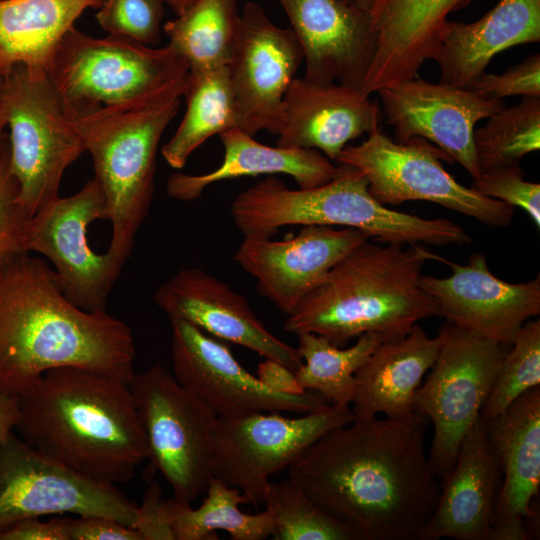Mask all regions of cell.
<instances>
[{"label": "cell", "mask_w": 540, "mask_h": 540, "mask_svg": "<svg viewBox=\"0 0 540 540\" xmlns=\"http://www.w3.org/2000/svg\"><path fill=\"white\" fill-rule=\"evenodd\" d=\"M428 419H354L312 443L288 478L358 540L417 539L441 485L426 454Z\"/></svg>", "instance_id": "cell-1"}, {"label": "cell", "mask_w": 540, "mask_h": 540, "mask_svg": "<svg viewBox=\"0 0 540 540\" xmlns=\"http://www.w3.org/2000/svg\"><path fill=\"white\" fill-rule=\"evenodd\" d=\"M135 342L126 323L64 295L54 270L23 254L0 269V390L18 396L44 373L76 367L129 383Z\"/></svg>", "instance_id": "cell-2"}, {"label": "cell", "mask_w": 540, "mask_h": 540, "mask_svg": "<svg viewBox=\"0 0 540 540\" xmlns=\"http://www.w3.org/2000/svg\"><path fill=\"white\" fill-rule=\"evenodd\" d=\"M15 433L46 457L99 482H129L148 459L128 383L93 371H47L18 395Z\"/></svg>", "instance_id": "cell-3"}, {"label": "cell", "mask_w": 540, "mask_h": 540, "mask_svg": "<svg viewBox=\"0 0 540 540\" xmlns=\"http://www.w3.org/2000/svg\"><path fill=\"white\" fill-rule=\"evenodd\" d=\"M444 261L421 244L371 242L355 248L320 280L284 322L286 332L315 333L342 347L375 333L402 338L419 321L438 315L421 288L428 260Z\"/></svg>", "instance_id": "cell-4"}, {"label": "cell", "mask_w": 540, "mask_h": 540, "mask_svg": "<svg viewBox=\"0 0 540 540\" xmlns=\"http://www.w3.org/2000/svg\"><path fill=\"white\" fill-rule=\"evenodd\" d=\"M230 211L244 237L272 238L288 225H327L358 229L380 243L448 246L471 241L449 219L422 218L381 204L370 194L365 176L343 163H337L330 181L312 188L290 189L268 177L241 191Z\"/></svg>", "instance_id": "cell-5"}, {"label": "cell", "mask_w": 540, "mask_h": 540, "mask_svg": "<svg viewBox=\"0 0 540 540\" xmlns=\"http://www.w3.org/2000/svg\"><path fill=\"white\" fill-rule=\"evenodd\" d=\"M181 97L146 105L70 110L92 157L112 237L107 253L124 265L153 199L161 137Z\"/></svg>", "instance_id": "cell-6"}, {"label": "cell", "mask_w": 540, "mask_h": 540, "mask_svg": "<svg viewBox=\"0 0 540 540\" xmlns=\"http://www.w3.org/2000/svg\"><path fill=\"white\" fill-rule=\"evenodd\" d=\"M47 71L70 110L183 97L189 76L169 44L154 48L114 35L96 38L75 26L59 42Z\"/></svg>", "instance_id": "cell-7"}, {"label": "cell", "mask_w": 540, "mask_h": 540, "mask_svg": "<svg viewBox=\"0 0 540 540\" xmlns=\"http://www.w3.org/2000/svg\"><path fill=\"white\" fill-rule=\"evenodd\" d=\"M10 172L34 216L59 197L65 170L86 151L74 117L48 71L19 64L4 76Z\"/></svg>", "instance_id": "cell-8"}, {"label": "cell", "mask_w": 540, "mask_h": 540, "mask_svg": "<svg viewBox=\"0 0 540 540\" xmlns=\"http://www.w3.org/2000/svg\"><path fill=\"white\" fill-rule=\"evenodd\" d=\"M431 372L413 398V412L431 420L434 435L428 454L440 482L450 473L460 445L481 415L510 345L468 333L446 322Z\"/></svg>", "instance_id": "cell-9"}, {"label": "cell", "mask_w": 540, "mask_h": 540, "mask_svg": "<svg viewBox=\"0 0 540 540\" xmlns=\"http://www.w3.org/2000/svg\"><path fill=\"white\" fill-rule=\"evenodd\" d=\"M130 388L144 429L153 469L173 492L191 503L205 494L211 473V439L217 415L156 364L135 373Z\"/></svg>", "instance_id": "cell-10"}, {"label": "cell", "mask_w": 540, "mask_h": 540, "mask_svg": "<svg viewBox=\"0 0 540 540\" xmlns=\"http://www.w3.org/2000/svg\"><path fill=\"white\" fill-rule=\"evenodd\" d=\"M450 157L431 142L413 137L400 142L377 128L358 145H346L337 163L356 167L370 194L383 205L423 200L493 227L512 222L514 207L458 183L443 167Z\"/></svg>", "instance_id": "cell-11"}, {"label": "cell", "mask_w": 540, "mask_h": 540, "mask_svg": "<svg viewBox=\"0 0 540 540\" xmlns=\"http://www.w3.org/2000/svg\"><path fill=\"white\" fill-rule=\"evenodd\" d=\"M355 419L350 407L328 405L300 417L258 412L217 417L211 473L241 491L247 504H265L270 477L288 468L318 438Z\"/></svg>", "instance_id": "cell-12"}, {"label": "cell", "mask_w": 540, "mask_h": 540, "mask_svg": "<svg viewBox=\"0 0 540 540\" xmlns=\"http://www.w3.org/2000/svg\"><path fill=\"white\" fill-rule=\"evenodd\" d=\"M72 513L103 516L136 528L140 510L115 485L46 457L15 432L0 447V532L18 521Z\"/></svg>", "instance_id": "cell-13"}, {"label": "cell", "mask_w": 540, "mask_h": 540, "mask_svg": "<svg viewBox=\"0 0 540 540\" xmlns=\"http://www.w3.org/2000/svg\"><path fill=\"white\" fill-rule=\"evenodd\" d=\"M97 219L107 220V214L102 188L94 177L77 193L59 196L32 216L26 235L27 252L45 256L67 299L90 312L107 311L123 268L107 251L99 254L90 247L88 226Z\"/></svg>", "instance_id": "cell-14"}, {"label": "cell", "mask_w": 540, "mask_h": 540, "mask_svg": "<svg viewBox=\"0 0 540 540\" xmlns=\"http://www.w3.org/2000/svg\"><path fill=\"white\" fill-rule=\"evenodd\" d=\"M171 362L176 380L218 417L258 412L310 413L330 403L307 391L288 395L267 388L247 371L224 341L182 320H171Z\"/></svg>", "instance_id": "cell-15"}, {"label": "cell", "mask_w": 540, "mask_h": 540, "mask_svg": "<svg viewBox=\"0 0 540 540\" xmlns=\"http://www.w3.org/2000/svg\"><path fill=\"white\" fill-rule=\"evenodd\" d=\"M304 60L291 28L276 26L257 3L244 4L227 65L239 120L250 135H278L285 93Z\"/></svg>", "instance_id": "cell-16"}, {"label": "cell", "mask_w": 540, "mask_h": 540, "mask_svg": "<svg viewBox=\"0 0 540 540\" xmlns=\"http://www.w3.org/2000/svg\"><path fill=\"white\" fill-rule=\"evenodd\" d=\"M395 140L421 137L444 151L474 179L480 174L474 147L478 121L505 106L471 89L417 77L377 91Z\"/></svg>", "instance_id": "cell-17"}, {"label": "cell", "mask_w": 540, "mask_h": 540, "mask_svg": "<svg viewBox=\"0 0 540 540\" xmlns=\"http://www.w3.org/2000/svg\"><path fill=\"white\" fill-rule=\"evenodd\" d=\"M444 262L452 274L421 275V288L434 300L438 315L456 327L502 345H510L519 329L540 313V277L509 283L490 271L482 253L466 265Z\"/></svg>", "instance_id": "cell-18"}, {"label": "cell", "mask_w": 540, "mask_h": 540, "mask_svg": "<svg viewBox=\"0 0 540 540\" xmlns=\"http://www.w3.org/2000/svg\"><path fill=\"white\" fill-rule=\"evenodd\" d=\"M369 239L354 228L304 225L285 240L245 236L234 258L256 279L259 294L289 315L334 265Z\"/></svg>", "instance_id": "cell-19"}, {"label": "cell", "mask_w": 540, "mask_h": 540, "mask_svg": "<svg viewBox=\"0 0 540 540\" xmlns=\"http://www.w3.org/2000/svg\"><path fill=\"white\" fill-rule=\"evenodd\" d=\"M156 306L171 320H182L224 342L241 345L293 371L302 362L297 349L272 334L246 297L199 268H185L158 287Z\"/></svg>", "instance_id": "cell-20"}, {"label": "cell", "mask_w": 540, "mask_h": 540, "mask_svg": "<svg viewBox=\"0 0 540 540\" xmlns=\"http://www.w3.org/2000/svg\"><path fill=\"white\" fill-rule=\"evenodd\" d=\"M297 36L304 79L362 91L376 48L371 14L342 0H277Z\"/></svg>", "instance_id": "cell-21"}, {"label": "cell", "mask_w": 540, "mask_h": 540, "mask_svg": "<svg viewBox=\"0 0 540 540\" xmlns=\"http://www.w3.org/2000/svg\"><path fill=\"white\" fill-rule=\"evenodd\" d=\"M381 121L378 104L360 89L295 77L283 98L277 145L315 149L337 164L349 141L380 128Z\"/></svg>", "instance_id": "cell-22"}, {"label": "cell", "mask_w": 540, "mask_h": 540, "mask_svg": "<svg viewBox=\"0 0 540 540\" xmlns=\"http://www.w3.org/2000/svg\"><path fill=\"white\" fill-rule=\"evenodd\" d=\"M418 540H490L501 472L482 416L465 435Z\"/></svg>", "instance_id": "cell-23"}, {"label": "cell", "mask_w": 540, "mask_h": 540, "mask_svg": "<svg viewBox=\"0 0 540 540\" xmlns=\"http://www.w3.org/2000/svg\"><path fill=\"white\" fill-rule=\"evenodd\" d=\"M540 41V0H500L472 23L446 21L433 57L440 82L471 89L498 53Z\"/></svg>", "instance_id": "cell-24"}, {"label": "cell", "mask_w": 540, "mask_h": 540, "mask_svg": "<svg viewBox=\"0 0 540 540\" xmlns=\"http://www.w3.org/2000/svg\"><path fill=\"white\" fill-rule=\"evenodd\" d=\"M484 421L503 476L493 527L527 525L536 517L531 503L540 489V386Z\"/></svg>", "instance_id": "cell-25"}, {"label": "cell", "mask_w": 540, "mask_h": 540, "mask_svg": "<svg viewBox=\"0 0 540 540\" xmlns=\"http://www.w3.org/2000/svg\"><path fill=\"white\" fill-rule=\"evenodd\" d=\"M468 0H386L374 16L376 48L363 84L367 94L418 76L433 59L448 15Z\"/></svg>", "instance_id": "cell-26"}, {"label": "cell", "mask_w": 540, "mask_h": 540, "mask_svg": "<svg viewBox=\"0 0 540 540\" xmlns=\"http://www.w3.org/2000/svg\"><path fill=\"white\" fill-rule=\"evenodd\" d=\"M441 345L418 325L405 336L382 342L355 373L352 412L355 419L380 414L403 418L413 414V398L433 366Z\"/></svg>", "instance_id": "cell-27"}, {"label": "cell", "mask_w": 540, "mask_h": 540, "mask_svg": "<svg viewBox=\"0 0 540 540\" xmlns=\"http://www.w3.org/2000/svg\"><path fill=\"white\" fill-rule=\"evenodd\" d=\"M219 137L224 148L222 163L205 174H171L166 185L168 196L192 201L219 181L265 174L289 175L299 188L306 189L327 183L336 172L337 164L315 149L267 146L239 128L224 131Z\"/></svg>", "instance_id": "cell-28"}, {"label": "cell", "mask_w": 540, "mask_h": 540, "mask_svg": "<svg viewBox=\"0 0 540 540\" xmlns=\"http://www.w3.org/2000/svg\"><path fill=\"white\" fill-rule=\"evenodd\" d=\"M103 0H0V73L19 64L46 70L63 36Z\"/></svg>", "instance_id": "cell-29"}, {"label": "cell", "mask_w": 540, "mask_h": 540, "mask_svg": "<svg viewBox=\"0 0 540 540\" xmlns=\"http://www.w3.org/2000/svg\"><path fill=\"white\" fill-rule=\"evenodd\" d=\"M183 97L186 111L174 135L161 148L165 161L181 169L189 156L214 135L239 128L227 66L189 71Z\"/></svg>", "instance_id": "cell-30"}, {"label": "cell", "mask_w": 540, "mask_h": 540, "mask_svg": "<svg viewBox=\"0 0 540 540\" xmlns=\"http://www.w3.org/2000/svg\"><path fill=\"white\" fill-rule=\"evenodd\" d=\"M205 495L196 509L175 499L163 502L165 520L174 540L217 539L218 530L226 531L233 540H264L272 535L269 510L244 513L239 506L247 504V500L239 489L212 476Z\"/></svg>", "instance_id": "cell-31"}, {"label": "cell", "mask_w": 540, "mask_h": 540, "mask_svg": "<svg viewBox=\"0 0 540 540\" xmlns=\"http://www.w3.org/2000/svg\"><path fill=\"white\" fill-rule=\"evenodd\" d=\"M239 0H194L164 25L169 45L186 62L189 71L227 66L238 30Z\"/></svg>", "instance_id": "cell-32"}, {"label": "cell", "mask_w": 540, "mask_h": 540, "mask_svg": "<svg viewBox=\"0 0 540 540\" xmlns=\"http://www.w3.org/2000/svg\"><path fill=\"white\" fill-rule=\"evenodd\" d=\"M297 352L305 363L295 370L306 391L323 396L337 407H350L355 392V373L385 339L366 333L349 348H341L315 333L298 334Z\"/></svg>", "instance_id": "cell-33"}, {"label": "cell", "mask_w": 540, "mask_h": 540, "mask_svg": "<svg viewBox=\"0 0 540 540\" xmlns=\"http://www.w3.org/2000/svg\"><path fill=\"white\" fill-rule=\"evenodd\" d=\"M473 138L480 173L518 165L540 149V97H523L516 105L500 108L474 130Z\"/></svg>", "instance_id": "cell-34"}, {"label": "cell", "mask_w": 540, "mask_h": 540, "mask_svg": "<svg viewBox=\"0 0 540 540\" xmlns=\"http://www.w3.org/2000/svg\"><path fill=\"white\" fill-rule=\"evenodd\" d=\"M264 505L271 513L274 540H358L290 478L270 483Z\"/></svg>", "instance_id": "cell-35"}, {"label": "cell", "mask_w": 540, "mask_h": 540, "mask_svg": "<svg viewBox=\"0 0 540 540\" xmlns=\"http://www.w3.org/2000/svg\"><path fill=\"white\" fill-rule=\"evenodd\" d=\"M510 345L482 408L484 420L501 414L522 394L540 386V320H528Z\"/></svg>", "instance_id": "cell-36"}, {"label": "cell", "mask_w": 540, "mask_h": 540, "mask_svg": "<svg viewBox=\"0 0 540 540\" xmlns=\"http://www.w3.org/2000/svg\"><path fill=\"white\" fill-rule=\"evenodd\" d=\"M162 0H103L95 15L108 34L152 46L160 41Z\"/></svg>", "instance_id": "cell-37"}, {"label": "cell", "mask_w": 540, "mask_h": 540, "mask_svg": "<svg viewBox=\"0 0 540 540\" xmlns=\"http://www.w3.org/2000/svg\"><path fill=\"white\" fill-rule=\"evenodd\" d=\"M19 187L10 172L6 135L0 138V269L27 254L26 235L31 215L19 201Z\"/></svg>", "instance_id": "cell-38"}, {"label": "cell", "mask_w": 540, "mask_h": 540, "mask_svg": "<svg viewBox=\"0 0 540 540\" xmlns=\"http://www.w3.org/2000/svg\"><path fill=\"white\" fill-rule=\"evenodd\" d=\"M477 193L522 208L540 228V184L526 181L518 165L482 171L473 179Z\"/></svg>", "instance_id": "cell-39"}, {"label": "cell", "mask_w": 540, "mask_h": 540, "mask_svg": "<svg viewBox=\"0 0 540 540\" xmlns=\"http://www.w3.org/2000/svg\"><path fill=\"white\" fill-rule=\"evenodd\" d=\"M471 90L494 100L516 95L540 97V55L528 56L502 74L484 73Z\"/></svg>", "instance_id": "cell-40"}, {"label": "cell", "mask_w": 540, "mask_h": 540, "mask_svg": "<svg viewBox=\"0 0 540 540\" xmlns=\"http://www.w3.org/2000/svg\"><path fill=\"white\" fill-rule=\"evenodd\" d=\"M70 540H144L134 527L103 516L69 518Z\"/></svg>", "instance_id": "cell-41"}, {"label": "cell", "mask_w": 540, "mask_h": 540, "mask_svg": "<svg viewBox=\"0 0 540 540\" xmlns=\"http://www.w3.org/2000/svg\"><path fill=\"white\" fill-rule=\"evenodd\" d=\"M68 524L69 517L27 518L0 532V540H70Z\"/></svg>", "instance_id": "cell-42"}, {"label": "cell", "mask_w": 540, "mask_h": 540, "mask_svg": "<svg viewBox=\"0 0 540 540\" xmlns=\"http://www.w3.org/2000/svg\"><path fill=\"white\" fill-rule=\"evenodd\" d=\"M163 502L158 484L151 483L143 504L139 507L140 520L136 527L144 540H174L172 531L165 520Z\"/></svg>", "instance_id": "cell-43"}, {"label": "cell", "mask_w": 540, "mask_h": 540, "mask_svg": "<svg viewBox=\"0 0 540 540\" xmlns=\"http://www.w3.org/2000/svg\"><path fill=\"white\" fill-rule=\"evenodd\" d=\"M256 376L274 392L288 395H302L307 392L299 384L295 371L271 359H265L258 365Z\"/></svg>", "instance_id": "cell-44"}, {"label": "cell", "mask_w": 540, "mask_h": 540, "mask_svg": "<svg viewBox=\"0 0 540 540\" xmlns=\"http://www.w3.org/2000/svg\"><path fill=\"white\" fill-rule=\"evenodd\" d=\"M19 419L18 396L0 390V447L15 432Z\"/></svg>", "instance_id": "cell-45"}, {"label": "cell", "mask_w": 540, "mask_h": 540, "mask_svg": "<svg viewBox=\"0 0 540 540\" xmlns=\"http://www.w3.org/2000/svg\"><path fill=\"white\" fill-rule=\"evenodd\" d=\"M347 4L353 5L369 14L374 18L381 6L386 0H342Z\"/></svg>", "instance_id": "cell-46"}, {"label": "cell", "mask_w": 540, "mask_h": 540, "mask_svg": "<svg viewBox=\"0 0 540 540\" xmlns=\"http://www.w3.org/2000/svg\"><path fill=\"white\" fill-rule=\"evenodd\" d=\"M164 4H167L175 13L176 16L183 13L194 0H162Z\"/></svg>", "instance_id": "cell-47"}, {"label": "cell", "mask_w": 540, "mask_h": 540, "mask_svg": "<svg viewBox=\"0 0 540 540\" xmlns=\"http://www.w3.org/2000/svg\"><path fill=\"white\" fill-rule=\"evenodd\" d=\"M7 124V107L0 97V138L3 135V129Z\"/></svg>", "instance_id": "cell-48"}, {"label": "cell", "mask_w": 540, "mask_h": 540, "mask_svg": "<svg viewBox=\"0 0 540 540\" xmlns=\"http://www.w3.org/2000/svg\"><path fill=\"white\" fill-rule=\"evenodd\" d=\"M4 76L0 73V96L3 88Z\"/></svg>", "instance_id": "cell-49"}]
</instances>
